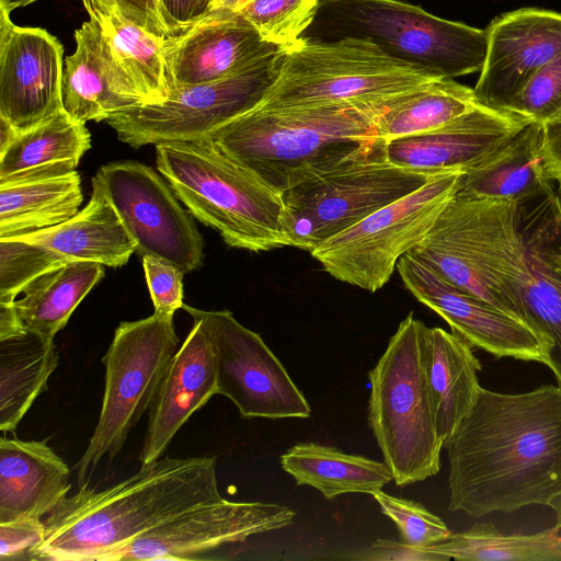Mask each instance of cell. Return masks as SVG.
Returning <instances> with one entry per match:
<instances>
[{
    "mask_svg": "<svg viewBox=\"0 0 561 561\" xmlns=\"http://www.w3.org/2000/svg\"><path fill=\"white\" fill-rule=\"evenodd\" d=\"M443 448L449 511L477 518L549 506L561 494V387L510 394L481 387Z\"/></svg>",
    "mask_w": 561,
    "mask_h": 561,
    "instance_id": "obj_1",
    "label": "cell"
},
{
    "mask_svg": "<svg viewBox=\"0 0 561 561\" xmlns=\"http://www.w3.org/2000/svg\"><path fill=\"white\" fill-rule=\"evenodd\" d=\"M216 467L215 457H163L103 490L80 488L43 520L32 561H102L180 513L224 500Z\"/></svg>",
    "mask_w": 561,
    "mask_h": 561,
    "instance_id": "obj_2",
    "label": "cell"
},
{
    "mask_svg": "<svg viewBox=\"0 0 561 561\" xmlns=\"http://www.w3.org/2000/svg\"><path fill=\"white\" fill-rule=\"evenodd\" d=\"M404 95L375 103L256 106L211 138L225 154L284 194L371 147L379 139V117Z\"/></svg>",
    "mask_w": 561,
    "mask_h": 561,
    "instance_id": "obj_3",
    "label": "cell"
},
{
    "mask_svg": "<svg viewBox=\"0 0 561 561\" xmlns=\"http://www.w3.org/2000/svg\"><path fill=\"white\" fill-rule=\"evenodd\" d=\"M156 163L179 201L229 247L252 252L289 247L283 194L225 154L213 138L156 145Z\"/></svg>",
    "mask_w": 561,
    "mask_h": 561,
    "instance_id": "obj_4",
    "label": "cell"
},
{
    "mask_svg": "<svg viewBox=\"0 0 561 561\" xmlns=\"http://www.w3.org/2000/svg\"><path fill=\"white\" fill-rule=\"evenodd\" d=\"M410 253L525 323L526 257L517 203L455 195Z\"/></svg>",
    "mask_w": 561,
    "mask_h": 561,
    "instance_id": "obj_5",
    "label": "cell"
},
{
    "mask_svg": "<svg viewBox=\"0 0 561 561\" xmlns=\"http://www.w3.org/2000/svg\"><path fill=\"white\" fill-rule=\"evenodd\" d=\"M304 37L365 39L446 79L480 72L488 45L485 28L445 20L400 0H320Z\"/></svg>",
    "mask_w": 561,
    "mask_h": 561,
    "instance_id": "obj_6",
    "label": "cell"
},
{
    "mask_svg": "<svg viewBox=\"0 0 561 561\" xmlns=\"http://www.w3.org/2000/svg\"><path fill=\"white\" fill-rule=\"evenodd\" d=\"M411 312L368 373V423L399 486L436 476L440 442L424 371L419 329Z\"/></svg>",
    "mask_w": 561,
    "mask_h": 561,
    "instance_id": "obj_7",
    "label": "cell"
},
{
    "mask_svg": "<svg viewBox=\"0 0 561 561\" xmlns=\"http://www.w3.org/2000/svg\"><path fill=\"white\" fill-rule=\"evenodd\" d=\"M436 79L359 38L301 37L285 50L278 76L260 107L386 102Z\"/></svg>",
    "mask_w": 561,
    "mask_h": 561,
    "instance_id": "obj_8",
    "label": "cell"
},
{
    "mask_svg": "<svg viewBox=\"0 0 561 561\" xmlns=\"http://www.w3.org/2000/svg\"><path fill=\"white\" fill-rule=\"evenodd\" d=\"M378 139L329 172L283 194L289 247L311 252L321 243L426 184L437 174L394 165Z\"/></svg>",
    "mask_w": 561,
    "mask_h": 561,
    "instance_id": "obj_9",
    "label": "cell"
},
{
    "mask_svg": "<svg viewBox=\"0 0 561 561\" xmlns=\"http://www.w3.org/2000/svg\"><path fill=\"white\" fill-rule=\"evenodd\" d=\"M173 317L156 312L122 321L102 358L105 386L98 424L77 463L79 489L107 457L121 451L129 432L149 411L171 359L180 347Z\"/></svg>",
    "mask_w": 561,
    "mask_h": 561,
    "instance_id": "obj_10",
    "label": "cell"
},
{
    "mask_svg": "<svg viewBox=\"0 0 561 561\" xmlns=\"http://www.w3.org/2000/svg\"><path fill=\"white\" fill-rule=\"evenodd\" d=\"M437 174L328 239L310 253L337 280L375 293L391 278L401 256L416 247L453 199L460 174Z\"/></svg>",
    "mask_w": 561,
    "mask_h": 561,
    "instance_id": "obj_11",
    "label": "cell"
},
{
    "mask_svg": "<svg viewBox=\"0 0 561 561\" xmlns=\"http://www.w3.org/2000/svg\"><path fill=\"white\" fill-rule=\"evenodd\" d=\"M284 55V49L275 50L224 79L173 89L164 102L130 106L105 122L133 148L211 138L262 103Z\"/></svg>",
    "mask_w": 561,
    "mask_h": 561,
    "instance_id": "obj_12",
    "label": "cell"
},
{
    "mask_svg": "<svg viewBox=\"0 0 561 561\" xmlns=\"http://www.w3.org/2000/svg\"><path fill=\"white\" fill-rule=\"evenodd\" d=\"M112 204L141 257L151 256L184 274L203 264L204 242L192 216L167 180L135 161L101 167L92 179Z\"/></svg>",
    "mask_w": 561,
    "mask_h": 561,
    "instance_id": "obj_13",
    "label": "cell"
},
{
    "mask_svg": "<svg viewBox=\"0 0 561 561\" xmlns=\"http://www.w3.org/2000/svg\"><path fill=\"white\" fill-rule=\"evenodd\" d=\"M203 321L215 355L217 394L227 397L243 417H309L311 408L263 339L228 310L206 311L183 305Z\"/></svg>",
    "mask_w": 561,
    "mask_h": 561,
    "instance_id": "obj_14",
    "label": "cell"
},
{
    "mask_svg": "<svg viewBox=\"0 0 561 561\" xmlns=\"http://www.w3.org/2000/svg\"><path fill=\"white\" fill-rule=\"evenodd\" d=\"M290 508L226 499L202 504L165 520L102 561L192 560L196 554L293 524Z\"/></svg>",
    "mask_w": 561,
    "mask_h": 561,
    "instance_id": "obj_15",
    "label": "cell"
},
{
    "mask_svg": "<svg viewBox=\"0 0 561 561\" xmlns=\"http://www.w3.org/2000/svg\"><path fill=\"white\" fill-rule=\"evenodd\" d=\"M397 270L409 291L472 347L482 348L496 358L512 357L546 365L545 345L519 319L458 287L410 252L400 257Z\"/></svg>",
    "mask_w": 561,
    "mask_h": 561,
    "instance_id": "obj_16",
    "label": "cell"
},
{
    "mask_svg": "<svg viewBox=\"0 0 561 561\" xmlns=\"http://www.w3.org/2000/svg\"><path fill=\"white\" fill-rule=\"evenodd\" d=\"M62 55L57 37L0 9V117L19 134L64 111Z\"/></svg>",
    "mask_w": 561,
    "mask_h": 561,
    "instance_id": "obj_17",
    "label": "cell"
},
{
    "mask_svg": "<svg viewBox=\"0 0 561 561\" xmlns=\"http://www.w3.org/2000/svg\"><path fill=\"white\" fill-rule=\"evenodd\" d=\"M485 31L486 55L473 90L483 106L510 112L528 80L561 54V13L522 8L496 16Z\"/></svg>",
    "mask_w": 561,
    "mask_h": 561,
    "instance_id": "obj_18",
    "label": "cell"
},
{
    "mask_svg": "<svg viewBox=\"0 0 561 561\" xmlns=\"http://www.w3.org/2000/svg\"><path fill=\"white\" fill-rule=\"evenodd\" d=\"M519 206V205H518ZM525 244V323L547 351L546 366L561 387V196L519 206Z\"/></svg>",
    "mask_w": 561,
    "mask_h": 561,
    "instance_id": "obj_19",
    "label": "cell"
},
{
    "mask_svg": "<svg viewBox=\"0 0 561 561\" xmlns=\"http://www.w3.org/2000/svg\"><path fill=\"white\" fill-rule=\"evenodd\" d=\"M529 122L483 105L433 130L386 141L394 165L425 173L466 171L485 160Z\"/></svg>",
    "mask_w": 561,
    "mask_h": 561,
    "instance_id": "obj_20",
    "label": "cell"
},
{
    "mask_svg": "<svg viewBox=\"0 0 561 561\" xmlns=\"http://www.w3.org/2000/svg\"><path fill=\"white\" fill-rule=\"evenodd\" d=\"M164 49L173 90L224 79L282 48L264 42L240 13L217 9L167 38Z\"/></svg>",
    "mask_w": 561,
    "mask_h": 561,
    "instance_id": "obj_21",
    "label": "cell"
},
{
    "mask_svg": "<svg viewBox=\"0 0 561 561\" xmlns=\"http://www.w3.org/2000/svg\"><path fill=\"white\" fill-rule=\"evenodd\" d=\"M171 359L148 411L139 454L141 466L164 453L191 415L217 394V373L208 332L198 318Z\"/></svg>",
    "mask_w": 561,
    "mask_h": 561,
    "instance_id": "obj_22",
    "label": "cell"
},
{
    "mask_svg": "<svg viewBox=\"0 0 561 561\" xmlns=\"http://www.w3.org/2000/svg\"><path fill=\"white\" fill-rule=\"evenodd\" d=\"M75 41V53L65 59L61 90L64 111L73 121L101 122L144 104L94 18L76 30Z\"/></svg>",
    "mask_w": 561,
    "mask_h": 561,
    "instance_id": "obj_23",
    "label": "cell"
},
{
    "mask_svg": "<svg viewBox=\"0 0 561 561\" xmlns=\"http://www.w3.org/2000/svg\"><path fill=\"white\" fill-rule=\"evenodd\" d=\"M70 470L45 440L0 438V524L42 518L71 489Z\"/></svg>",
    "mask_w": 561,
    "mask_h": 561,
    "instance_id": "obj_24",
    "label": "cell"
},
{
    "mask_svg": "<svg viewBox=\"0 0 561 561\" xmlns=\"http://www.w3.org/2000/svg\"><path fill=\"white\" fill-rule=\"evenodd\" d=\"M419 342L437 434L444 446L477 401L482 366L472 346L454 332L427 328L421 321Z\"/></svg>",
    "mask_w": 561,
    "mask_h": 561,
    "instance_id": "obj_25",
    "label": "cell"
},
{
    "mask_svg": "<svg viewBox=\"0 0 561 561\" xmlns=\"http://www.w3.org/2000/svg\"><path fill=\"white\" fill-rule=\"evenodd\" d=\"M541 138L542 125L529 123L485 160L463 171L455 195L520 206L553 194L542 163Z\"/></svg>",
    "mask_w": 561,
    "mask_h": 561,
    "instance_id": "obj_26",
    "label": "cell"
},
{
    "mask_svg": "<svg viewBox=\"0 0 561 561\" xmlns=\"http://www.w3.org/2000/svg\"><path fill=\"white\" fill-rule=\"evenodd\" d=\"M15 238L39 244L65 262L90 261L110 267L125 265L137 250L112 204L94 187L88 205L70 219Z\"/></svg>",
    "mask_w": 561,
    "mask_h": 561,
    "instance_id": "obj_27",
    "label": "cell"
},
{
    "mask_svg": "<svg viewBox=\"0 0 561 561\" xmlns=\"http://www.w3.org/2000/svg\"><path fill=\"white\" fill-rule=\"evenodd\" d=\"M91 147L84 123L65 111L26 131L0 152V185L76 171Z\"/></svg>",
    "mask_w": 561,
    "mask_h": 561,
    "instance_id": "obj_28",
    "label": "cell"
},
{
    "mask_svg": "<svg viewBox=\"0 0 561 561\" xmlns=\"http://www.w3.org/2000/svg\"><path fill=\"white\" fill-rule=\"evenodd\" d=\"M54 340L25 327L0 335V431L13 432L57 368Z\"/></svg>",
    "mask_w": 561,
    "mask_h": 561,
    "instance_id": "obj_29",
    "label": "cell"
},
{
    "mask_svg": "<svg viewBox=\"0 0 561 561\" xmlns=\"http://www.w3.org/2000/svg\"><path fill=\"white\" fill-rule=\"evenodd\" d=\"M297 485H309L328 500L345 493L374 495L393 480L383 462L317 443H299L280 456Z\"/></svg>",
    "mask_w": 561,
    "mask_h": 561,
    "instance_id": "obj_30",
    "label": "cell"
},
{
    "mask_svg": "<svg viewBox=\"0 0 561 561\" xmlns=\"http://www.w3.org/2000/svg\"><path fill=\"white\" fill-rule=\"evenodd\" d=\"M81 203L77 171L0 185V239L58 226L73 217Z\"/></svg>",
    "mask_w": 561,
    "mask_h": 561,
    "instance_id": "obj_31",
    "label": "cell"
},
{
    "mask_svg": "<svg viewBox=\"0 0 561 561\" xmlns=\"http://www.w3.org/2000/svg\"><path fill=\"white\" fill-rule=\"evenodd\" d=\"M103 276L104 265L90 261L66 262L43 274L13 304L20 321L25 328L54 340Z\"/></svg>",
    "mask_w": 561,
    "mask_h": 561,
    "instance_id": "obj_32",
    "label": "cell"
},
{
    "mask_svg": "<svg viewBox=\"0 0 561 561\" xmlns=\"http://www.w3.org/2000/svg\"><path fill=\"white\" fill-rule=\"evenodd\" d=\"M88 14L100 23L144 104L167 101L172 91L164 49L167 38L126 20L113 5L92 9Z\"/></svg>",
    "mask_w": 561,
    "mask_h": 561,
    "instance_id": "obj_33",
    "label": "cell"
},
{
    "mask_svg": "<svg viewBox=\"0 0 561 561\" xmlns=\"http://www.w3.org/2000/svg\"><path fill=\"white\" fill-rule=\"evenodd\" d=\"M474 90L454 79H436L400 99L381 114L377 137L392 139L426 133L480 106Z\"/></svg>",
    "mask_w": 561,
    "mask_h": 561,
    "instance_id": "obj_34",
    "label": "cell"
},
{
    "mask_svg": "<svg viewBox=\"0 0 561 561\" xmlns=\"http://www.w3.org/2000/svg\"><path fill=\"white\" fill-rule=\"evenodd\" d=\"M552 527L533 535L503 534L491 523H477L428 548L448 560L561 561V535Z\"/></svg>",
    "mask_w": 561,
    "mask_h": 561,
    "instance_id": "obj_35",
    "label": "cell"
},
{
    "mask_svg": "<svg viewBox=\"0 0 561 561\" xmlns=\"http://www.w3.org/2000/svg\"><path fill=\"white\" fill-rule=\"evenodd\" d=\"M320 0H252L240 13L261 38L284 50L291 48L312 24Z\"/></svg>",
    "mask_w": 561,
    "mask_h": 561,
    "instance_id": "obj_36",
    "label": "cell"
},
{
    "mask_svg": "<svg viewBox=\"0 0 561 561\" xmlns=\"http://www.w3.org/2000/svg\"><path fill=\"white\" fill-rule=\"evenodd\" d=\"M64 263L39 244L20 238L0 239V304H14L32 282Z\"/></svg>",
    "mask_w": 561,
    "mask_h": 561,
    "instance_id": "obj_37",
    "label": "cell"
},
{
    "mask_svg": "<svg viewBox=\"0 0 561 561\" xmlns=\"http://www.w3.org/2000/svg\"><path fill=\"white\" fill-rule=\"evenodd\" d=\"M373 496L381 512L396 524L404 542L410 546L428 549L453 534L438 516L420 503L389 495L381 490Z\"/></svg>",
    "mask_w": 561,
    "mask_h": 561,
    "instance_id": "obj_38",
    "label": "cell"
},
{
    "mask_svg": "<svg viewBox=\"0 0 561 561\" xmlns=\"http://www.w3.org/2000/svg\"><path fill=\"white\" fill-rule=\"evenodd\" d=\"M510 112L541 125L561 117V54L528 80Z\"/></svg>",
    "mask_w": 561,
    "mask_h": 561,
    "instance_id": "obj_39",
    "label": "cell"
},
{
    "mask_svg": "<svg viewBox=\"0 0 561 561\" xmlns=\"http://www.w3.org/2000/svg\"><path fill=\"white\" fill-rule=\"evenodd\" d=\"M142 265L154 312L173 317L183 307L184 273L161 260L144 256Z\"/></svg>",
    "mask_w": 561,
    "mask_h": 561,
    "instance_id": "obj_40",
    "label": "cell"
},
{
    "mask_svg": "<svg viewBox=\"0 0 561 561\" xmlns=\"http://www.w3.org/2000/svg\"><path fill=\"white\" fill-rule=\"evenodd\" d=\"M44 537L45 526L39 518L0 524V560H32Z\"/></svg>",
    "mask_w": 561,
    "mask_h": 561,
    "instance_id": "obj_41",
    "label": "cell"
},
{
    "mask_svg": "<svg viewBox=\"0 0 561 561\" xmlns=\"http://www.w3.org/2000/svg\"><path fill=\"white\" fill-rule=\"evenodd\" d=\"M87 12L113 5L128 21L163 38L170 33L161 14L160 0H81Z\"/></svg>",
    "mask_w": 561,
    "mask_h": 561,
    "instance_id": "obj_42",
    "label": "cell"
},
{
    "mask_svg": "<svg viewBox=\"0 0 561 561\" xmlns=\"http://www.w3.org/2000/svg\"><path fill=\"white\" fill-rule=\"evenodd\" d=\"M214 0H160L161 14L170 36H176L205 18Z\"/></svg>",
    "mask_w": 561,
    "mask_h": 561,
    "instance_id": "obj_43",
    "label": "cell"
},
{
    "mask_svg": "<svg viewBox=\"0 0 561 561\" xmlns=\"http://www.w3.org/2000/svg\"><path fill=\"white\" fill-rule=\"evenodd\" d=\"M352 559L357 560H415V561H447L448 559L431 551L430 549H421L401 543L393 540L379 539L375 541L368 549L359 556H354Z\"/></svg>",
    "mask_w": 561,
    "mask_h": 561,
    "instance_id": "obj_44",
    "label": "cell"
},
{
    "mask_svg": "<svg viewBox=\"0 0 561 561\" xmlns=\"http://www.w3.org/2000/svg\"><path fill=\"white\" fill-rule=\"evenodd\" d=\"M541 158L548 176L561 190V117L542 124Z\"/></svg>",
    "mask_w": 561,
    "mask_h": 561,
    "instance_id": "obj_45",
    "label": "cell"
},
{
    "mask_svg": "<svg viewBox=\"0 0 561 561\" xmlns=\"http://www.w3.org/2000/svg\"><path fill=\"white\" fill-rule=\"evenodd\" d=\"M19 135V133L0 117V152L3 151Z\"/></svg>",
    "mask_w": 561,
    "mask_h": 561,
    "instance_id": "obj_46",
    "label": "cell"
},
{
    "mask_svg": "<svg viewBox=\"0 0 561 561\" xmlns=\"http://www.w3.org/2000/svg\"><path fill=\"white\" fill-rule=\"evenodd\" d=\"M251 1L252 0H216L211 7V10L220 9L238 13Z\"/></svg>",
    "mask_w": 561,
    "mask_h": 561,
    "instance_id": "obj_47",
    "label": "cell"
},
{
    "mask_svg": "<svg viewBox=\"0 0 561 561\" xmlns=\"http://www.w3.org/2000/svg\"><path fill=\"white\" fill-rule=\"evenodd\" d=\"M37 0H0V9L11 13L14 9L25 7Z\"/></svg>",
    "mask_w": 561,
    "mask_h": 561,
    "instance_id": "obj_48",
    "label": "cell"
},
{
    "mask_svg": "<svg viewBox=\"0 0 561 561\" xmlns=\"http://www.w3.org/2000/svg\"><path fill=\"white\" fill-rule=\"evenodd\" d=\"M549 507L552 508L556 516V525L554 527L558 529H561V494L557 495L552 499V501L549 504Z\"/></svg>",
    "mask_w": 561,
    "mask_h": 561,
    "instance_id": "obj_49",
    "label": "cell"
}]
</instances>
